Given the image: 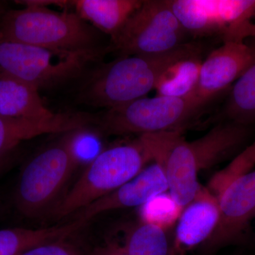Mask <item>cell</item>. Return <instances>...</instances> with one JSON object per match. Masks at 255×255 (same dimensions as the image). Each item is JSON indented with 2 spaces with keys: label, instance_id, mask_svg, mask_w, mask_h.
<instances>
[{
  "label": "cell",
  "instance_id": "6da1fadb",
  "mask_svg": "<svg viewBox=\"0 0 255 255\" xmlns=\"http://www.w3.org/2000/svg\"><path fill=\"white\" fill-rule=\"evenodd\" d=\"M249 135V126L229 121L218 124L193 141L185 140L180 131L145 134L139 137L152 162L163 168L169 194L184 209L200 189L201 172L236 153Z\"/></svg>",
  "mask_w": 255,
  "mask_h": 255
},
{
  "label": "cell",
  "instance_id": "7a4b0ae2",
  "mask_svg": "<svg viewBox=\"0 0 255 255\" xmlns=\"http://www.w3.org/2000/svg\"><path fill=\"white\" fill-rule=\"evenodd\" d=\"M199 53V45L186 43L163 54L118 57L96 69L82 87L80 100L105 110L127 105L155 90L174 63Z\"/></svg>",
  "mask_w": 255,
  "mask_h": 255
},
{
  "label": "cell",
  "instance_id": "3957f363",
  "mask_svg": "<svg viewBox=\"0 0 255 255\" xmlns=\"http://www.w3.org/2000/svg\"><path fill=\"white\" fill-rule=\"evenodd\" d=\"M101 35L75 13L46 6L6 10L0 17V38L57 51L107 54Z\"/></svg>",
  "mask_w": 255,
  "mask_h": 255
},
{
  "label": "cell",
  "instance_id": "277c9868",
  "mask_svg": "<svg viewBox=\"0 0 255 255\" xmlns=\"http://www.w3.org/2000/svg\"><path fill=\"white\" fill-rule=\"evenodd\" d=\"M150 162L152 157L140 137L104 150L62 196L50 215L60 220L75 214L123 186Z\"/></svg>",
  "mask_w": 255,
  "mask_h": 255
},
{
  "label": "cell",
  "instance_id": "5b68a950",
  "mask_svg": "<svg viewBox=\"0 0 255 255\" xmlns=\"http://www.w3.org/2000/svg\"><path fill=\"white\" fill-rule=\"evenodd\" d=\"M70 132L44 147L23 167L14 199L16 209L25 217L38 219L50 214L60 201L62 190L79 163Z\"/></svg>",
  "mask_w": 255,
  "mask_h": 255
},
{
  "label": "cell",
  "instance_id": "8992f818",
  "mask_svg": "<svg viewBox=\"0 0 255 255\" xmlns=\"http://www.w3.org/2000/svg\"><path fill=\"white\" fill-rule=\"evenodd\" d=\"M104 55L57 51L0 38V76L38 91L57 88L81 77Z\"/></svg>",
  "mask_w": 255,
  "mask_h": 255
},
{
  "label": "cell",
  "instance_id": "52a82bcc",
  "mask_svg": "<svg viewBox=\"0 0 255 255\" xmlns=\"http://www.w3.org/2000/svg\"><path fill=\"white\" fill-rule=\"evenodd\" d=\"M205 106L194 96L144 97L97 114L95 125L102 133L111 135L182 132Z\"/></svg>",
  "mask_w": 255,
  "mask_h": 255
},
{
  "label": "cell",
  "instance_id": "ba28073f",
  "mask_svg": "<svg viewBox=\"0 0 255 255\" xmlns=\"http://www.w3.org/2000/svg\"><path fill=\"white\" fill-rule=\"evenodd\" d=\"M187 34L169 0H146L110 38L109 48L119 57L163 54L186 43Z\"/></svg>",
  "mask_w": 255,
  "mask_h": 255
},
{
  "label": "cell",
  "instance_id": "9c48e42d",
  "mask_svg": "<svg viewBox=\"0 0 255 255\" xmlns=\"http://www.w3.org/2000/svg\"><path fill=\"white\" fill-rule=\"evenodd\" d=\"M188 34L219 37L223 43L255 38V0H170Z\"/></svg>",
  "mask_w": 255,
  "mask_h": 255
},
{
  "label": "cell",
  "instance_id": "30bf717a",
  "mask_svg": "<svg viewBox=\"0 0 255 255\" xmlns=\"http://www.w3.org/2000/svg\"><path fill=\"white\" fill-rule=\"evenodd\" d=\"M220 207L219 224L202 247L215 251L238 237L255 216V169L228 183L217 196Z\"/></svg>",
  "mask_w": 255,
  "mask_h": 255
},
{
  "label": "cell",
  "instance_id": "8fae6325",
  "mask_svg": "<svg viewBox=\"0 0 255 255\" xmlns=\"http://www.w3.org/2000/svg\"><path fill=\"white\" fill-rule=\"evenodd\" d=\"M255 61V41L226 42L203 60L194 97L207 105L235 83Z\"/></svg>",
  "mask_w": 255,
  "mask_h": 255
},
{
  "label": "cell",
  "instance_id": "7c38bea8",
  "mask_svg": "<svg viewBox=\"0 0 255 255\" xmlns=\"http://www.w3.org/2000/svg\"><path fill=\"white\" fill-rule=\"evenodd\" d=\"M166 191H168V183L165 172L160 164L152 162L117 190L75 213L73 219L87 224L96 216L108 211L140 207L154 196Z\"/></svg>",
  "mask_w": 255,
  "mask_h": 255
},
{
  "label": "cell",
  "instance_id": "4fadbf2b",
  "mask_svg": "<svg viewBox=\"0 0 255 255\" xmlns=\"http://www.w3.org/2000/svg\"><path fill=\"white\" fill-rule=\"evenodd\" d=\"M219 199L208 187L201 185L192 201L182 210L176 223L172 255L202 248L219 224Z\"/></svg>",
  "mask_w": 255,
  "mask_h": 255
},
{
  "label": "cell",
  "instance_id": "5bb4252c",
  "mask_svg": "<svg viewBox=\"0 0 255 255\" xmlns=\"http://www.w3.org/2000/svg\"><path fill=\"white\" fill-rule=\"evenodd\" d=\"M93 120L92 114L85 112L58 113L53 118L38 121L0 116V155L14 150L23 140L44 134L73 131L89 127Z\"/></svg>",
  "mask_w": 255,
  "mask_h": 255
},
{
  "label": "cell",
  "instance_id": "9a60e30c",
  "mask_svg": "<svg viewBox=\"0 0 255 255\" xmlns=\"http://www.w3.org/2000/svg\"><path fill=\"white\" fill-rule=\"evenodd\" d=\"M53 113L43 104L39 91L22 82L0 76V116L7 118L45 120Z\"/></svg>",
  "mask_w": 255,
  "mask_h": 255
},
{
  "label": "cell",
  "instance_id": "2e32d148",
  "mask_svg": "<svg viewBox=\"0 0 255 255\" xmlns=\"http://www.w3.org/2000/svg\"><path fill=\"white\" fill-rule=\"evenodd\" d=\"M72 7L86 22L110 38L117 35L140 6V0H74Z\"/></svg>",
  "mask_w": 255,
  "mask_h": 255
},
{
  "label": "cell",
  "instance_id": "e0dca14e",
  "mask_svg": "<svg viewBox=\"0 0 255 255\" xmlns=\"http://www.w3.org/2000/svg\"><path fill=\"white\" fill-rule=\"evenodd\" d=\"M78 220L41 229L15 228L0 230V255H21L33 247L70 238L85 226Z\"/></svg>",
  "mask_w": 255,
  "mask_h": 255
},
{
  "label": "cell",
  "instance_id": "ac0fdd59",
  "mask_svg": "<svg viewBox=\"0 0 255 255\" xmlns=\"http://www.w3.org/2000/svg\"><path fill=\"white\" fill-rule=\"evenodd\" d=\"M201 55L187 57L167 69L156 85V95L179 98L194 96L203 62Z\"/></svg>",
  "mask_w": 255,
  "mask_h": 255
},
{
  "label": "cell",
  "instance_id": "d6986e66",
  "mask_svg": "<svg viewBox=\"0 0 255 255\" xmlns=\"http://www.w3.org/2000/svg\"><path fill=\"white\" fill-rule=\"evenodd\" d=\"M123 245L128 255H172L165 230L142 221L127 228Z\"/></svg>",
  "mask_w": 255,
  "mask_h": 255
},
{
  "label": "cell",
  "instance_id": "ffe728a7",
  "mask_svg": "<svg viewBox=\"0 0 255 255\" xmlns=\"http://www.w3.org/2000/svg\"><path fill=\"white\" fill-rule=\"evenodd\" d=\"M230 122L249 126L255 121V61L233 84L225 107Z\"/></svg>",
  "mask_w": 255,
  "mask_h": 255
},
{
  "label": "cell",
  "instance_id": "44dd1931",
  "mask_svg": "<svg viewBox=\"0 0 255 255\" xmlns=\"http://www.w3.org/2000/svg\"><path fill=\"white\" fill-rule=\"evenodd\" d=\"M183 208L168 191L161 193L140 207V221L154 225L166 231L176 225Z\"/></svg>",
  "mask_w": 255,
  "mask_h": 255
},
{
  "label": "cell",
  "instance_id": "7402d4cb",
  "mask_svg": "<svg viewBox=\"0 0 255 255\" xmlns=\"http://www.w3.org/2000/svg\"><path fill=\"white\" fill-rule=\"evenodd\" d=\"M255 167V140L234 157L227 167L211 178L208 189L218 196L225 186L235 178L250 172Z\"/></svg>",
  "mask_w": 255,
  "mask_h": 255
},
{
  "label": "cell",
  "instance_id": "603a6c76",
  "mask_svg": "<svg viewBox=\"0 0 255 255\" xmlns=\"http://www.w3.org/2000/svg\"><path fill=\"white\" fill-rule=\"evenodd\" d=\"M68 239L64 238L38 245L21 255H82L80 248Z\"/></svg>",
  "mask_w": 255,
  "mask_h": 255
},
{
  "label": "cell",
  "instance_id": "cb8c5ba5",
  "mask_svg": "<svg viewBox=\"0 0 255 255\" xmlns=\"http://www.w3.org/2000/svg\"><path fill=\"white\" fill-rule=\"evenodd\" d=\"M91 255H128L124 245L115 241L106 242L102 246L97 247Z\"/></svg>",
  "mask_w": 255,
  "mask_h": 255
},
{
  "label": "cell",
  "instance_id": "d4e9b609",
  "mask_svg": "<svg viewBox=\"0 0 255 255\" xmlns=\"http://www.w3.org/2000/svg\"><path fill=\"white\" fill-rule=\"evenodd\" d=\"M11 152L12 151L0 155V173L7 167L8 164L11 162Z\"/></svg>",
  "mask_w": 255,
  "mask_h": 255
},
{
  "label": "cell",
  "instance_id": "484cf974",
  "mask_svg": "<svg viewBox=\"0 0 255 255\" xmlns=\"http://www.w3.org/2000/svg\"><path fill=\"white\" fill-rule=\"evenodd\" d=\"M6 7H5V4L4 2L2 1H0V10H6Z\"/></svg>",
  "mask_w": 255,
  "mask_h": 255
},
{
  "label": "cell",
  "instance_id": "4316f807",
  "mask_svg": "<svg viewBox=\"0 0 255 255\" xmlns=\"http://www.w3.org/2000/svg\"><path fill=\"white\" fill-rule=\"evenodd\" d=\"M6 11V10H0V17H1V16H2L3 14H4V13Z\"/></svg>",
  "mask_w": 255,
  "mask_h": 255
}]
</instances>
